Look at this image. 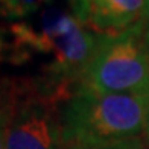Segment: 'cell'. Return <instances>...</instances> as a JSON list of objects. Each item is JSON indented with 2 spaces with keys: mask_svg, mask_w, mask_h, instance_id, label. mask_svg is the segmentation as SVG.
<instances>
[{
  "mask_svg": "<svg viewBox=\"0 0 149 149\" xmlns=\"http://www.w3.org/2000/svg\"><path fill=\"white\" fill-rule=\"evenodd\" d=\"M145 20L116 33H99L79 85L99 93L149 96V56L143 43Z\"/></svg>",
  "mask_w": 149,
  "mask_h": 149,
  "instance_id": "cell-2",
  "label": "cell"
},
{
  "mask_svg": "<svg viewBox=\"0 0 149 149\" xmlns=\"http://www.w3.org/2000/svg\"><path fill=\"white\" fill-rule=\"evenodd\" d=\"M149 96L76 85L61 108L63 149H93L141 139Z\"/></svg>",
  "mask_w": 149,
  "mask_h": 149,
  "instance_id": "cell-1",
  "label": "cell"
},
{
  "mask_svg": "<svg viewBox=\"0 0 149 149\" xmlns=\"http://www.w3.org/2000/svg\"><path fill=\"white\" fill-rule=\"evenodd\" d=\"M22 84L12 79H0V149L6 148L9 122L14 114Z\"/></svg>",
  "mask_w": 149,
  "mask_h": 149,
  "instance_id": "cell-5",
  "label": "cell"
},
{
  "mask_svg": "<svg viewBox=\"0 0 149 149\" xmlns=\"http://www.w3.org/2000/svg\"><path fill=\"white\" fill-rule=\"evenodd\" d=\"M145 140L143 139H137V140H131V141H125V143H119V145H111V146H104V148H93V149H145Z\"/></svg>",
  "mask_w": 149,
  "mask_h": 149,
  "instance_id": "cell-8",
  "label": "cell"
},
{
  "mask_svg": "<svg viewBox=\"0 0 149 149\" xmlns=\"http://www.w3.org/2000/svg\"><path fill=\"white\" fill-rule=\"evenodd\" d=\"M143 140L145 145L149 149V97H148V104H146V114H145V128H143Z\"/></svg>",
  "mask_w": 149,
  "mask_h": 149,
  "instance_id": "cell-9",
  "label": "cell"
},
{
  "mask_svg": "<svg viewBox=\"0 0 149 149\" xmlns=\"http://www.w3.org/2000/svg\"><path fill=\"white\" fill-rule=\"evenodd\" d=\"M70 6L73 11V17L81 24H87L88 17V0H70Z\"/></svg>",
  "mask_w": 149,
  "mask_h": 149,
  "instance_id": "cell-7",
  "label": "cell"
},
{
  "mask_svg": "<svg viewBox=\"0 0 149 149\" xmlns=\"http://www.w3.org/2000/svg\"><path fill=\"white\" fill-rule=\"evenodd\" d=\"M145 0H88L87 24L100 33H116L140 23Z\"/></svg>",
  "mask_w": 149,
  "mask_h": 149,
  "instance_id": "cell-4",
  "label": "cell"
},
{
  "mask_svg": "<svg viewBox=\"0 0 149 149\" xmlns=\"http://www.w3.org/2000/svg\"><path fill=\"white\" fill-rule=\"evenodd\" d=\"M145 22H149V0H145V15H143Z\"/></svg>",
  "mask_w": 149,
  "mask_h": 149,
  "instance_id": "cell-11",
  "label": "cell"
},
{
  "mask_svg": "<svg viewBox=\"0 0 149 149\" xmlns=\"http://www.w3.org/2000/svg\"><path fill=\"white\" fill-rule=\"evenodd\" d=\"M143 43H145V49H146L148 56H149V22H145V29H143Z\"/></svg>",
  "mask_w": 149,
  "mask_h": 149,
  "instance_id": "cell-10",
  "label": "cell"
},
{
  "mask_svg": "<svg viewBox=\"0 0 149 149\" xmlns=\"http://www.w3.org/2000/svg\"><path fill=\"white\" fill-rule=\"evenodd\" d=\"M59 100L22 85L5 149H63Z\"/></svg>",
  "mask_w": 149,
  "mask_h": 149,
  "instance_id": "cell-3",
  "label": "cell"
},
{
  "mask_svg": "<svg viewBox=\"0 0 149 149\" xmlns=\"http://www.w3.org/2000/svg\"><path fill=\"white\" fill-rule=\"evenodd\" d=\"M46 0H0L2 17H23L37 9Z\"/></svg>",
  "mask_w": 149,
  "mask_h": 149,
  "instance_id": "cell-6",
  "label": "cell"
}]
</instances>
